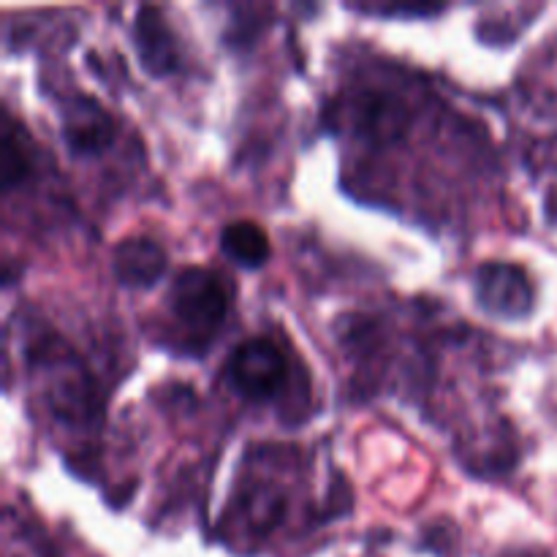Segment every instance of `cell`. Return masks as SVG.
Listing matches in <instances>:
<instances>
[{"label":"cell","mask_w":557,"mask_h":557,"mask_svg":"<svg viewBox=\"0 0 557 557\" xmlns=\"http://www.w3.org/2000/svg\"><path fill=\"white\" fill-rule=\"evenodd\" d=\"M221 250L245 270H259L270 261L272 245L264 228L253 221H234L221 232Z\"/></svg>","instance_id":"obj_9"},{"label":"cell","mask_w":557,"mask_h":557,"mask_svg":"<svg viewBox=\"0 0 557 557\" xmlns=\"http://www.w3.org/2000/svg\"><path fill=\"white\" fill-rule=\"evenodd\" d=\"M134 44L141 69L150 76H169L180 69L177 38L156 5H141L134 16Z\"/></svg>","instance_id":"obj_7"},{"label":"cell","mask_w":557,"mask_h":557,"mask_svg":"<svg viewBox=\"0 0 557 557\" xmlns=\"http://www.w3.org/2000/svg\"><path fill=\"white\" fill-rule=\"evenodd\" d=\"M226 375L234 389L248 400H275L286 386V359L270 341L250 337L232 351Z\"/></svg>","instance_id":"obj_3"},{"label":"cell","mask_w":557,"mask_h":557,"mask_svg":"<svg viewBox=\"0 0 557 557\" xmlns=\"http://www.w3.org/2000/svg\"><path fill=\"white\" fill-rule=\"evenodd\" d=\"M30 163H27V152L22 150L16 141L14 131L3 134V161H0V174H3V190H11L16 183L27 177Z\"/></svg>","instance_id":"obj_11"},{"label":"cell","mask_w":557,"mask_h":557,"mask_svg":"<svg viewBox=\"0 0 557 557\" xmlns=\"http://www.w3.org/2000/svg\"><path fill=\"white\" fill-rule=\"evenodd\" d=\"M239 517L253 536H270L286 517V495L275 484H256L239 498Z\"/></svg>","instance_id":"obj_10"},{"label":"cell","mask_w":557,"mask_h":557,"mask_svg":"<svg viewBox=\"0 0 557 557\" xmlns=\"http://www.w3.org/2000/svg\"><path fill=\"white\" fill-rule=\"evenodd\" d=\"M357 11H364V14H381V16H433V14H441L444 11V5H424V9H419V5H408V9H400V5H354Z\"/></svg>","instance_id":"obj_12"},{"label":"cell","mask_w":557,"mask_h":557,"mask_svg":"<svg viewBox=\"0 0 557 557\" xmlns=\"http://www.w3.org/2000/svg\"><path fill=\"white\" fill-rule=\"evenodd\" d=\"M41 370L49 379L44 384V397L60 422L82 424L96 413V386L87 370L76 362L69 346H58V351H41Z\"/></svg>","instance_id":"obj_2"},{"label":"cell","mask_w":557,"mask_h":557,"mask_svg":"<svg viewBox=\"0 0 557 557\" xmlns=\"http://www.w3.org/2000/svg\"><path fill=\"white\" fill-rule=\"evenodd\" d=\"M166 250L150 237H125L112 253V270L123 286L150 288L166 272Z\"/></svg>","instance_id":"obj_8"},{"label":"cell","mask_w":557,"mask_h":557,"mask_svg":"<svg viewBox=\"0 0 557 557\" xmlns=\"http://www.w3.org/2000/svg\"><path fill=\"white\" fill-rule=\"evenodd\" d=\"M169 308L185 330L210 337L226 319V288L215 272L205 267H185L169 288Z\"/></svg>","instance_id":"obj_1"},{"label":"cell","mask_w":557,"mask_h":557,"mask_svg":"<svg viewBox=\"0 0 557 557\" xmlns=\"http://www.w3.org/2000/svg\"><path fill=\"white\" fill-rule=\"evenodd\" d=\"M476 302L493 319L520 321L533 310L536 292L522 267L487 261L476 272Z\"/></svg>","instance_id":"obj_4"},{"label":"cell","mask_w":557,"mask_h":557,"mask_svg":"<svg viewBox=\"0 0 557 557\" xmlns=\"http://www.w3.org/2000/svg\"><path fill=\"white\" fill-rule=\"evenodd\" d=\"M346 123L370 145H395L411 125V109L392 92L362 90L348 98Z\"/></svg>","instance_id":"obj_5"},{"label":"cell","mask_w":557,"mask_h":557,"mask_svg":"<svg viewBox=\"0 0 557 557\" xmlns=\"http://www.w3.org/2000/svg\"><path fill=\"white\" fill-rule=\"evenodd\" d=\"M60 131L69 150L76 156H101L117 136L112 114L90 96H74L63 103Z\"/></svg>","instance_id":"obj_6"}]
</instances>
